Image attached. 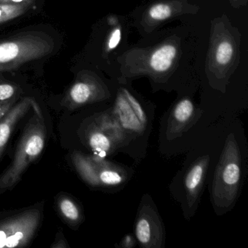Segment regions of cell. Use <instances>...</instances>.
I'll use <instances>...</instances> for the list:
<instances>
[{
	"label": "cell",
	"instance_id": "obj_9",
	"mask_svg": "<svg viewBox=\"0 0 248 248\" xmlns=\"http://www.w3.org/2000/svg\"><path fill=\"white\" fill-rule=\"evenodd\" d=\"M34 103L31 98H24L13 106L4 117L0 119V158L8 145V140L17 123L26 115L30 107H33Z\"/></svg>",
	"mask_w": 248,
	"mask_h": 248
},
{
	"label": "cell",
	"instance_id": "obj_21",
	"mask_svg": "<svg viewBox=\"0 0 248 248\" xmlns=\"http://www.w3.org/2000/svg\"><path fill=\"white\" fill-rule=\"evenodd\" d=\"M16 99V97H14L8 101L0 103V119L4 117V115L12 108L13 106L15 104Z\"/></svg>",
	"mask_w": 248,
	"mask_h": 248
},
{
	"label": "cell",
	"instance_id": "obj_19",
	"mask_svg": "<svg viewBox=\"0 0 248 248\" xmlns=\"http://www.w3.org/2000/svg\"><path fill=\"white\" fill-rule=\"evenodd\" d=\"M122 38L121 27H117L113 30L111 34L108 36L107 43V51L110 52L114 50L120 44Z\"/></svg>",
	"mask_w": 248,
	"mask_h": 248
},
{
	"label": "cell",
	"instance_id": "obj_5",
	"mask_svg": "<svg viewBox=\"0 0 248 248\" xmlns=\"http://www.w3.org/2000/svg\"><path fill=\"white\" fill-rule=\"evenodd\" d=\"M41 217V210L34 208L0 220V248L26 246L35 234Z\"/></svg>",
	"mask_w": 248,
	"mask_h": 248
},
{
	"label": "cell",
	"instance_id": "obj_20",
	"mask_svg": "<svg viewBox=\"0 0 248 248\" xmlns=\"http://www.w3.org/2000/svg\"><path fill=\"white\" fill-rule=\"evenodd\" d=\"M16 88L11 84H0V103L15 97Z\"/></svg>",
	"mask_w": 248,
	"mask_h": 248
},
{
	"label": "cell",
	"instance_id": "obj_1",
	"mask_svg": "<svg viewBox=\"0 0 248 248\" xmlns=\"http://www.w3.org/2000/svg\"><path fill=\"white\" fill-rule=\"evenodd\" d=\"M39 110L26 125L12 162L0 175V194L14 188L21 180L27 168L44 149L46 127Z\"/></svg>",
	"mask_w": 248,
	"mask_h": 248
},
{
	"label": "cell",
	"instance_id": "obj_12",
	"mask_svg": "<svg viewBox=\"0 0 248 248\" xmlns=\"http://www.w3.org/2000/svg\"><path fill=\"white\" fill-rule=\"evenodd\" d=\"M178 8V5L171 2H156L148 8L144 18L148 24L157 25L174 16Z\"/></svg>",
	"mask_w": 248,
	"mask_h": 248
},
{
	"label": "cell",
	"instance_id": "obj_11",
	"mask_svg": "<svg viewBox=\"0 0 248 248\" xmlns=\"http://www.w3.org/2000/svg\"><path fill=\"white\" fill-rule=\"evenodd\" d=\"M114 108L122 126L124 128L134 132L143 131L144 125L139 121L121 91L117 94Z\"/></svg>",
	"mask_w": 248,
	"mask_h": 248
},
{
	"label": "cell",
	"instance_id": "obj_7",
	"mask_svg": "<svg viewBox=\"0 0 248 248\" xmlns=\"http://www.w3.org/2000/svg\"><path fill=\"white\" fill-rule=\"evenodd\" d=\"M101 92V86L94 78L81 77L71 87L62 104L66 108L74 109L96 101Z\"/></svg>",
	"mask_w": 248,
	"mask_h": 248
},
{
	"label": "cell",
	"instance_id": "obj_24",
	"mask_svg": "<svg viewBox=\"0 0 248 248\" xmlns=\"http://www.w3.org/2000/svg\"><path fill=\"white\" fill-rule=\"evenodd\" d=\"M116 21H117V19L114 18V17L108 18V24H109L110 25H117Z\"/></svg>",
	"mask_w": 248,
	"mask_h": 248
},
{
	"label": "cell",
	"instance_id": "obj_14",
	"mask_svg": "<svg viewBox=\"0 0 248 248\" xmlns=\"http://www.w3.org/2000/svg\"><path fill=\"white\" fill-rule=\"evenodd\" d=\"M93 158L95 162V170L99 185L116 186L123 182L124 177L118 170L114 169L104 160H98Z\"/></svg>",
	"mask_w": 248,
	"mask_h": 248
},
{
	"label": "cell",
	"instance_id": "obj_17",
	"mask_svg": "<svg viewBox=\"0 0 248 248\" xmlns=\"http://www.w3.org/2000/svg\"><path fill=\"white\" fill-rule=\"evenodd\" d=\"M194 104L191 100L184 98L177 104L172 112L173 120L175 123L184 124L189 121L194 113Z\"/></svg>",
	"mask_w": 248,
	"mask_h": 248
},
{
	"label": "cell",
	"instance_id": "obj_16",
	"mask_svg": "<svg viewBox=\"0 0 248 248\" xmlns=\"http://www.w3.org/2000/svg\"><path fill=\"white\" fill-rule=\"evenodd\" d=\"M31 4L0 3V25L24 15Z\"/></svg>",
	"mask_w": 248,
	"mask_h": 248
},
{
	"label": "cell",
	"instance_id": "obj_10",
	"mask_svg": "<svg viewBox=\"0 0 248 248\" xmlns=\"http://www.w3.org/2000/svg\"><path fill=\"white\" fill-rule=\"evenodd\" d=\"M208 164V156H202L193 165L187 173L185 179V187L189 201L197 198L202 186Z\"/></svg>",
	"mask_w": 248,
	"mask_h": 248
},
{
	"label": "cell",
	"instance_id": "obj_13",
	"mask_svg": "<svg viewBox=\"0 0 248 248\" xmlns=\"http://www.w3.org/2000/svg\"><path fill=\"white\" fill-rule=\"evenodd\" d=\"M88 143L95 153V159L103 160L109 153L111 142L109 138L103 131L102 129L93 128L90 130L88 136Z\"/></svg>",
	"mask_w": 248,
	"mask_h": 248
},
{
	"label": "cell",
	"instance_id": "obj_23",
	"mask_svg": "<svg viewBox=\"0 0 248 248\" xmlns=\"http://www.w3.org/2000/svg\"><path fill=\"white\" fill-rule=\"evenodd\" d=\"M134 242L133 238L131 237V236H130V235H127V236H126L124 239H123L122 246L126 247V248H131V247L134 246Z\"/></svg>",
	"mask_w": 248,
	"mask_h": 248
},
{
	"label": "cell",
	"instance_id": "obj_8",
	"mask_svg": "<svg viewBox=\"0 0 248 248\" xmlns=\"http://www.w3.org/2000/svg\"><path fill=\"white\" fill-rule=\"evenodd\" d=\"M136 236L142 246L146 248L160 247L162 229L155 213L142 211L136 224Z\"/></svg>",
	"mask_w": 248,
	"mask_h": 248
},
{
	"label": "cell",
	"instance_id": "obj_6",
	"mask_svg": "<svg viewBox=\"0 0 248 248\" xmlns=\"http://www.w3.org/2000/svg\"><path fill=\"white\" fill-rule=\"evenodd\" d=\"M236 56V43L229 33L216 29L212 36L209 53V65L214 70L225 71L229 69Z\"/></svg>",
	"mask_w": 248,
	"mask_h": 248
},
{
	"label": "cell",
	"instance_id": "obj_2",
	"mask_svg": "<svg viewBox=\"0 0 248 248\" xmlns=\"http://www.w3.org/2000/svg\"><path fill=\"white\" fill-rule=\"evenodd\" d=\"M54 42L47 34L37 31L21 33L0 42V72L18 68L21 65L50 54Z\"/></svg>",
	"mask_w": 248,
	"mask_h": 248
},
{
	"label": "cell",
	"instance_id": "obj_15",
	"mask_svg": "<svg viewBox=\"0 0 248 248\" xmlns=\"http://www.w3.org/2000/svg\"><path fill=\"white\" fill-rule=\"evenodd\" d=\"M59 211L69 223L76 224L81 220V213L76 203L68 197H61L58 202Z\"/></svg>",
	"mask_w": 248,
	"mask_h": 248
},
{
	"label": "cell",
	"instance_id": "obj_4",
	"mask_svg": "<svg viewBox=\"0 0 248 248\" xmlns=\"http://www.w3.org/2000/svg\"><path fill=\"white\" fill-rule=\"evenodd\" d=\"M175 43H164L152 48L130 50L123 56V68L132 75H165L172 70L178 56Z\"/></svg>",
	"mask_w": 248,
	"mask_h": 248
},
{
	"label": "cell",
	"instance_id": "obj_18",
	"mask_svg": "<svg viewBox=\"0 0 248 248\" xmlns=\"http://www.w3.org/2000/svg\"><path fill=\"white\" fill-rule=\"evenodd\" d=\"M122 92L124 94V97L128 101L129 104L131 107L132 109L134 111L136 115L137 116L138 119L139 121L143 125L145 126L146 123V116L145 114L144 111H143V108H142L140 104H139V101L136 99L134 96L129 92L127 90L124 89V88H122Z\"/></svg>",
	"mask_w": 248,
	"mask_h": 248
},
{
	"label": "cell",
	"instance_id": "obj_22",
	"mask_svg": "<svg viewBox=\"0 0 248 248\" xmlns=\"http://www.w3.org/2000/svg\"><path fill=\"white\" fill-rule=\"evenodd\" d=\"M35 0H0V3L3 4H31Z\"/></svg>",
	"mask_w": 248,
	"mask_h": 248
},
{
	"label": "cell",
	"instance_id": "obj_3",
	"mask_svg": "<svg viewBox=\"0 0 248 248\" xmlns=\"http://www.w3.org/2000/svg\"><path fill=\"white\" fill-rule=\"evenodd\" d=\"M240 180V154L233 135H230L222 152L213 181V197L217 207L226 208L232 205L236 199Z\"/></svg>",
	"mask_w": 248,
	"mask_h": 248
}]
</instances>
